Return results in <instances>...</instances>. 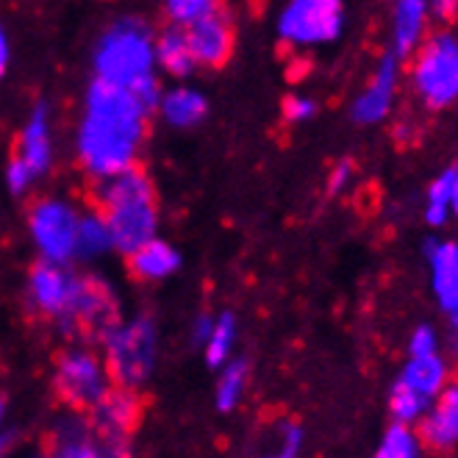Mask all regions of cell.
Segmentation results:
<instances>
[{
	"instance_id": "6da1fadb",
	"label": "cell",
	"mask_w": 458,
	"mask_h": 458,
	"mask_svg": "<svg viewBox=\"0 0 458 458\" xmlns=\"http://www.w3.org/2000/svg\"><path fill=\"white\" fill-rule=\"evenodd\" d=\"M150 109L125 87L92 81L78 128V158L92 178H106L137 165Z\"/></svg>"
},
{
	"instance_id": "7a4b0ae2",
	"label": "cell",
	"mask_w": 458,
	"mask_h": 458,
	"mask_svg": "<svg viewBox=\"0 0 458 458\" xmlns=\"http://www.w3.org/2000/svg\"><path fill=\"white\" fill-rule=\"evenodd\" d=\"M95 206L112 233V248L131 253L156 236V192L145 170L137 165L114 175L95 178Z\"/></svg>"
},
{
	"instance_id": "3957f363",
	"label": "cell",
	"mask_w": 458,
	"mask_h": 458,
	"mask_svg": "<svg viewBox=\"0 0 458 458\" xmlns=\"http://www.w3.org/2000/svg\"><path fill=\"white\" fill-rule=\"evenodd\" d=\"M153 31L142 20H120L106 31L95 47V78L106 84L137 89L145 81L156 78Z\"/></svg>"
},
{
	"instance_id": "277c9868",
	"label": "cell",
	"mask_w": 458,
	"mask_h": 458,
	"mask_svg": "<svg viewBox=\"0 0 458 458\" xmlns=\"http://www.w3.org/2000/svg\"><path fill=\"white\" fill-rule=\"evenodd\" d=\"M106 367L112 381L128 389H140L156 369L158 356V334L150 317H133L106 334Z\"/></svg>"
},
{
	"instance_id": "5b68a950",
	"label": "cell",
	"mask_w": 458,
	"mask_h": 458,
	"mask_svg": "<svg viewBox=\"0 0 458 458\" xmlns=\"http://www.w3.org/2000/svg\"><path fill=\"white\" fill-rule=\"evenodd\" d=\"M414 53V92L430 112L447 109L458 100V39L453 34H437Z\"/></svg>"
},
{
	"instance_id": "8992f818",
	"label": "cell",
	"mask_w": 458,
	"mask_h": 458,
	"mask_svg": "<svg viewBox=\"0 0 458 458\" xmlns=\"http://www.w3.org/2000/svg\"><path fill=\"white\" fill-rule=\"evenodd\" d=\"M342 0H289L278 17V37L294 47L328 45L342 37Z\"/></svg>"
},
{
	"instance_id": "52a82bcc",
	"label": "cell",
	"mask_w": 458,
	"mask_h": 458,
	"mask_svg": "<svg viewBox=\"0 0 458 458\" xmlns=\"http://www.w3.org/2000/svg\"><path fill=\"white\" fill-rule=\"evenodd\" d=\"M140 414H142V403L137 389H128L120 384H112V389L87 411L103 455L128 453V442L133 428L140 422Z\"/></svg>"
},
{
	"instance_id": "ba28073f",
	"label": "cell",
	"mask_w": 458,
	"mask_h": 458,
	"mask_svg": "<svg viewBox=\"0 0 458 458\" xmlns=\"http://www.w3.org/2000/svg\"><path fill=\"white\" fill-rule=\"evenodd\" d=\"M109 367L92 350H70L56 367V392L72 411H89L112 389Z\"/></svg>"
},
{
	"instance_id": "9c48e42d",
	"label": "cell",
	"mask_w": 458,
	"mask_h": 458,
	"mask_svg": "<svg viewBox=\"0 0 458 458\" xmlns=\"http://www.w3.org/2000/svg\"><path fill=\"white\" fill-rule=\"evenodd\" d=\"M117 322L120 317H117V301L112 294V286H106L98 278L78 276L70 314L59 319V328L64 334H84L95 342H103Z\"/></svg>"
},
{
	"instance_id": "30bf717a",
	"label": "cell",
	"mask_w": 458,
	"mask_h": 458,
	"mask_svg": "<svg viewBox=\"0 0 458 458\" xmlns=\"http://www.w3.org/2000/svg\"><path fill=\"white\" fill-rule=\"evenodd\" d=\"M81 214L64 200H39L31 208L29 228L34 245L45 261L70 264L75 261V233Z\"/></svg>"
},
{
	"instance_id": "8fae6325",
	"label": "cell",
	"mask_w": 458,
	"mask_h": 458,
	"mask_svg": "<svg viewBox=\"0 0 458 458\" xmlns=\"http://www.w3.org/2000/svg\"><path fill=\"white\" fill-rule=\"evenodd\" d=\"M75 286H78V276L70 273L67 264L45 261V259L31 269L29 278V294L34 309L53 319H64L70 314Z\"/></svg>"
},
{
	"instance_id": "7c38bea8",
	"label": "cell",
	"mask_w": 458,
	"mask_h": 458,
	"mask_svg": "<svg viewBox=\"0 0 458 458\" xmlns=\"http://www.w3.org/2000/svg\"><path fill=\"white\" fill-rule=\"evenodd\" d=\"M400 56L394 50H389L386 56L378 62V70H375L369 87L353 100V109H350V117H353L359 125H378L389 117L392 103L397 95V78H400Z\"/></svg>"
},
{
	"instance_id": "4fadbf2b",
	"label": "cell",
	"mask_w": 458,
	"mask_h": 458,
	"mask_svg": "<svg viewBox=\"0 0 458 458\" xmlns=\"http://www.w3.org/2000/svg\"><path fill=\"white\" fill-rule=\"evenodd\" d=\"M186 39H190L192 56L203 67H223L233 50V31L231 20L214 9L206 17L186 25Z\"/></svg>"
},
{
	"instance_id": "5bb4252c",
	"label": "cell",
	"mask_w": 458,
	"mask_h": 458,
	"mask_svg": "<svg viewBox=\"0 0 458 458\" xmlns=\"http://www.w3.org/2000/svg\"><path fill=\"white\" fill-rule=\"evenodd\" d=\"M420 439L430 450L458 447V381L447 384L420 420Z\"/></svg>"
},
{
	"instance_id": "9a60e30c",
	"label": "cell",
	"mask_w": 458,
	"mask_h": 458,
	"mask_svg": "<svg viewBox=\"0 0 458 458\" xmlns=\"http://www.w3.org/2000/svg\"><path fill=\"white\" fill-rule=\"evenodd\" d=\"M50 453L62 458H98L100 442L95 437V428L87 411H72L56 420L50 430Z\"/></svg>"
},
{
	"instance_id": "2e32d148",
	"label": "cell",
	"mask_w": 458,
	"mask_h": 458,
	"mask_svg": "<svg viewBox=\"0 0 458 458\" xmlns=\"http://www.w3.org/2000/svg\"><path fill=\"white\" fill-rule=\"evenodd\" d=\"M425 253L430 264V286L447 314L458 303V242H425Z\"/></svg>"
},
{
	"instance_id": "e0dca14e",
	"label": "cell",
	"mask_w": 458,
	"mask_h": 458,
	"mask_svg": "<svg viewBox=\"0 0 458 458\" xmlns=\"http://www.w3.org/2000/svg\"><path fill=\"white\" fill-rule=\"evenodd\" d=\"M428 14H430V0H394L392 50L400 59L411 56V53L422 45Z\"/></svg>"
},
{
	"instance_id": "ac0fdd59",
	"label": "cell",
	"mask_w": 458,
	"mask_h": 458,
	"mask_svg": "<svg viewBox=\"0 0 458 458\" xmlns=\"http://www.w3.org/2000/svg\"><path fill=\"white\" fill-rule=\"evenodd\" d=\"M447 378H450V369H447L445 359H439V353H434V356H411L409 364L400 369L394 384L420 394L428 403H434L439 397V392L447 386Z\"/></svg>"
},
{
	"instance_id": "d6986e66",
	"label": "cell",
	"mask_w": 458,
	"mask_h": 458,
	"mask_svg": "<svg viewBox=\"0 0 458 458\" xmlns=\"http://www.w3.org/2000/svg\"><path fill=\"white\" fill-rule=\"evenodd\" d=\"M128 264H131V273L140 281H165L181 267V256L165 239L153 236L145 245L128 253Z\"/></svg>"
},
{
	"instance_id": "ffe728a7",
	"label": "cell",
	"mask_w": 458,
	"mask_h": 458,
	"mask_svg": "<svg viewBox=\"0 0 458 458\" xmlns=\"http://www.w3.org/2000/svg\"><path fill=\"white\" fill-rule=\"evenodd\" d=\"M20 158L34 170V175H42L50 167L53 158V140H50V114L47 106L39 103L31 112L29 123L22 128L20 137Z\"/></svg>"
},
{
	"instance_id": "44dd1931",
	"label": "cell",
	"mask_w": 458,
	"mask_h": 458,
	"mask_svg": "<svg viewBox=\"0 0 458 458\" xmlns=\"http://www.w3.org/2000/svg\"><path fill=\"white\" fill-rule=\"evenodd\" d=\"M153 53H156V67H161L167 75H175V78H186L198 67L190 39H186V29L175 22H170L167 29L156 37Z\"/></svg>"
},
{
	"instance_id": "7402d4cb",
	"label": "cell",
	"mask_w": 458,
	"mask_h": 458,
	"mask_svg": "<svg viewBox=\"0 0 458 458\" xmlns=\"http://www.w3.org/2000/svg\"><path fill=\"white\" fill-rule=\"evenodd\" d=\"M158 112L173 128H195L198 123L206 120L208 103L198 89L190 87H175L167 95L158 98Z\"/></svg>"
},
{
	"instance_id": "603a6c76",
	"label": "cell",
	"mask_w": 458,
	"mask_h": 458,
	"mask_svg": "<svg viewBox=\"0 0 458 458\" xmlns=\"http://www.w3.org/2000/svg\"><path fill=\"white\" fill-rule=\"evenodd\" d=\"M112 250V233L106 225L103 214L95 208L84 217H78V233H75V259L92 261L103 253Z\"/></svg>"
},
{
	"instance_id": "cb8c5ba5",
	"label": "cell",
	"mask_w": 458,
	"mask_h": 458,
	"mask_svg": "<svg viewBox=\"0 0 458 458\" xmlns=\"http://www.w3.org/2000/svg\"><path fill=\"white\" fill-rule=\"evenodd\" d=\"M245 389H248V364L242 359H228L223 367H220V381H217V409L223 414L233 411L242 397H245Z\"/></svg>"
},
{
	"instance_id": "d4e9b609",
	"label": "cell",
	"mask_w": 458,
	"mask_h": 458,
	"mask_svg": "<svg viewBox=\"0 0 458 458\" xmlns=\"http://www.w3.org/2000/svg\"><path fill=\"white\" fill-rule=\"evenodd\" d=\"M233 342H236V319L233 314H220L217 319H214L211 326V334L203 344L206 350V364L211 369H220L228 359H231V350H233Z\"/></svg>"
},
{
	"instance_id": "484cf974",
	"label": "cell",
	"mask_w": 458,
	"mask_h": 458,
	"mask_svg": "<svg viewBox=\"0 0 458 458\" xmlns=\"http://www.w3.org/2000/svg\"><path fill=\"white\" fill-rule=\"evenodd\" d=\"M420 453H422V439L406 422H392L386 428L378 450H375L378 458H417Z\"/></svg>"
},
{
	"instance_id": "4316f807",
	"label": "cell",
	"mask_w": 458,
	"mask_h": 458,
	"mask_svg": "<svg viewBox=\"0 0 458 458\" xmlns=\"http://www.w3.org/2000/svg\"><path fill=\"white\" fill-rule=\"evenodd\" d=\"M450 195H453V170L442 173L428 190V200H425V223L442 228L450 217Z\"/></svg>"
},
{
	"instance_id": "83f0119b",
	"label": "cell",
	"mask_w": 458,
	"mask_h": 458,
	"mask_svg": "<svg viewBox=\"0 0 458 458\" xmlns=\"http://www.w3.org/2000/svg\"><path fill=\"white\" fill-rule=\"evenodd\" d=\"M430 409V403L422 400L420 394L403 389L397 384H392V392H389V414L394 422H406V425H414L425 417V411Z\"/></svg>"
},
{
	"instance_id": "f1b7e54d",
	"label": "cell",
	"mask_w": 458,
	"mask_h": 458,
	"mask_svg": "<svg viewBox=\"0 0 458 458\" xmlns=\"http://www.w3.org/2000/svg\"><path fill=\"white\" fill-rule=\"evenodd\" d=\"M165 9H167V17L170 22L175 25H190L200 17H206L208 12L220 9L217 0H165Z\"/></svg>"
},
{
	"instance_id": "f546056e",
	"label": "cell",
	"mask_w": 458,
	"mask_h": 458,
	"mask_svg": "<svg viewBox=\"0 0 458 458\" xmlns=\"http://www.w3.org/2000/svg\"><path fill=\"white\" fill-rule=\"evenodd\" d=\"M34 170L25 165V161L20 156H14L9 161V167H6V186H9V192L12 195H25L29 192V186L34 183Z\"/></svg>"
},
{
	"instance_id": "4dcf8cb0",
	"label": "cell",
	"mask_w": 458,
	"mask_h": 458,
	"mask_svg": "<svg viewBox=\"0 0 458 458\" xmlns=\"http://www.w3.org/2000/svg\"><path fill=\"white\" fill-rule=\"evenodd\" d=\"M317 114V103L303 95H289L284 100V120L286 123H306Z\"/></svg>"
},
{
	"instance_id": "1f68e13d",
	"label": "cell",
	"mask_w": 458,
	"mask_h": 458,
	"mask_svg": "<svg viewBox=\"0 0 458 458\" xmlns=\"http://www.w3.org/2000/svg\"><path fill=\"white\" fill-rule=\"evenodd\" d=\"M303 439H306V434H303V428L298 422H284L281 425V437H278V445H281L278 455L294 458L303 450Z\"/></svg>"
},
{
	"instance_id": "d6a6232c",
	"label": "cell",
	"mask_w": 458,
	"mask_h": 458,
	"mask_svg": "<svg viewBox=\"0 0 458 458\" xmlns=\"http://www.w3.org/2000/svg\"><path fill=\"white\" fill-rule=\"evenodd\" d=\"M439 350V336L430 326H420L409 339V353L411 356H434Z\"/></svg>"
},
{
	"instance_id": "836d02e7",
	"label": "cell",
	"mask_w": 458,
	"mask_h": 458,
	"mask_svg": "<svg viewBox=\"0 0 458 458\" xmlns=\"http://www.w3.org/2000/svg\"><path fill=\"white\" fill-rule=\"evenodd\" d=\"M350 178H353V161H350V158L336 161L334 170H331V175H328V195H331V198L342 195V192L347 190Z\"/></svg>"
},
{
	"instance_id": "e575fe53",
	"label": "cell",
	"mask_w": 458,
	"mask_h": 458,
	"mask_svg": "<svg viewBox=\"0 0 458 458\" xmlns=\"http://www.w3.org/2000/svg\"><path fill=\"white\" fill-rule=\"evenodd\" d=\"M430 14L442 22H450L458 14V0H430Z\"/></svg>"
},
{
	"instance_id": "d590c367",
	"label": "cell",
	"mask_w": 458,
	"mask_h": 458,
	"mask_svg": "<svg viewBox=\"0 0 458 458\" xmlns=\"http://www.w3.org/2000/svg\"><path fill=\"white\" fill-rule=\"evenodd\" d=\"M9 59H12V47H9V34H6V29H4V22H0V78H4V75H6Z\"/></svg>"
},
{
	"instance_id": "8d00e7d4",
	"label": "cell",
	"mask_w": 458,
	"mask_h": 458,
	"mask_svg": "<svg viewBox=\"0 0 458 458\" xmlns=\"http://www.w3.org/2000/svg\"><path fill=\"white\" fill-rule=\"evenodd\" d=\"M211 326H214V317H208V314H200L198 317V322H195V344H206V339H208V334H211Z\"/></svg>"
},
{
	"instance_id": "74e56055",
	"label": "cell",
	"mask_w": 458,
	"mask_h": 458,
	"mask_svg": "<svg viewBox=\"0 0 458 458\" xmlns=\"http://www.w3.org/2000/svg\"><path fill=\"white\" fill-rule=\"evenodd\" d=\"M450 214L458 217V167H453V195H450Z\"/></svg>"
},
{
	"instance_id": "f35d334b",
	"label": "cell",
	"mask_w": 458,
	"mask_h": 458,
	"mask_svg": "<svg viewBox=\"0 0 458 458\" xmlns=\"http://www.w3.org/2000/svg\"><path fill=\"white\" fill-rule=\"evenodd\" d=\"M447 317H450V326H453V334L458 336V303L447 311Z\"/></svg>"
},
{
	"instance_id": "ab89813d",
	"label": "cell",
	"mask_w": 458,
	"mask_h": 458,
	"mask_svg": "<svg viewBox=\"0 0 458 458\" xmlns=\"http://www.w3.org/2000/svg\"><path fill=\"white\" fill-rule=\"evenodd\" d=\"M9 445H12V437L9 434H0V455H6Z\"/></svg>"
},
{
	"instance_id": "60d3db41",
	"label": "cell",
	"mask_w": 458,
	"mask_h": 458,
	"mask_svg": "<svg viewBox=\"0 0 458 458\" xmlns=\"http://www.w3.org/2000/svg\"><path fill=\"white\" fill-rule=\"evenodd\" d=\"M4 414H6V409H4V400H0V428H4Z\"/></svg>"
}]
</instances>
